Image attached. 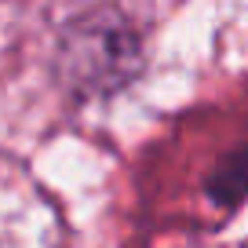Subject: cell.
Returning a JSON list of instances; mask_svg holds the SVG:
<instances>
[{"instance_id":"1","label":"cell","mask_w":248,"mask_h":248,"mask_svg":"<svg viewBox=\"0 0 248 248\" xmlns=\"http://www.w3.org/2000/svg\"><path fill=\"white\" fill-rule=\"evenodd\" d=\"M55 70L66 92L80 99L113 95L142 70L139 33L113 4H99L62 30Z\"/></svg>"},{"instance_id":"2","label":"cell","mask_w":248,"mask_h":248,"mask_svg":"<svg viewBox=\"0 0 248 248\" xmlns=\"http://www.w3.org/2000/svg\"><path fill=\"white\" fill-rule=\"evenodd\" d=\"M208 194L212 201H219L223 208H237L241 197H245V154L233 150L219 161V168L208 179Z\"/></svg>"}]
</instances>
